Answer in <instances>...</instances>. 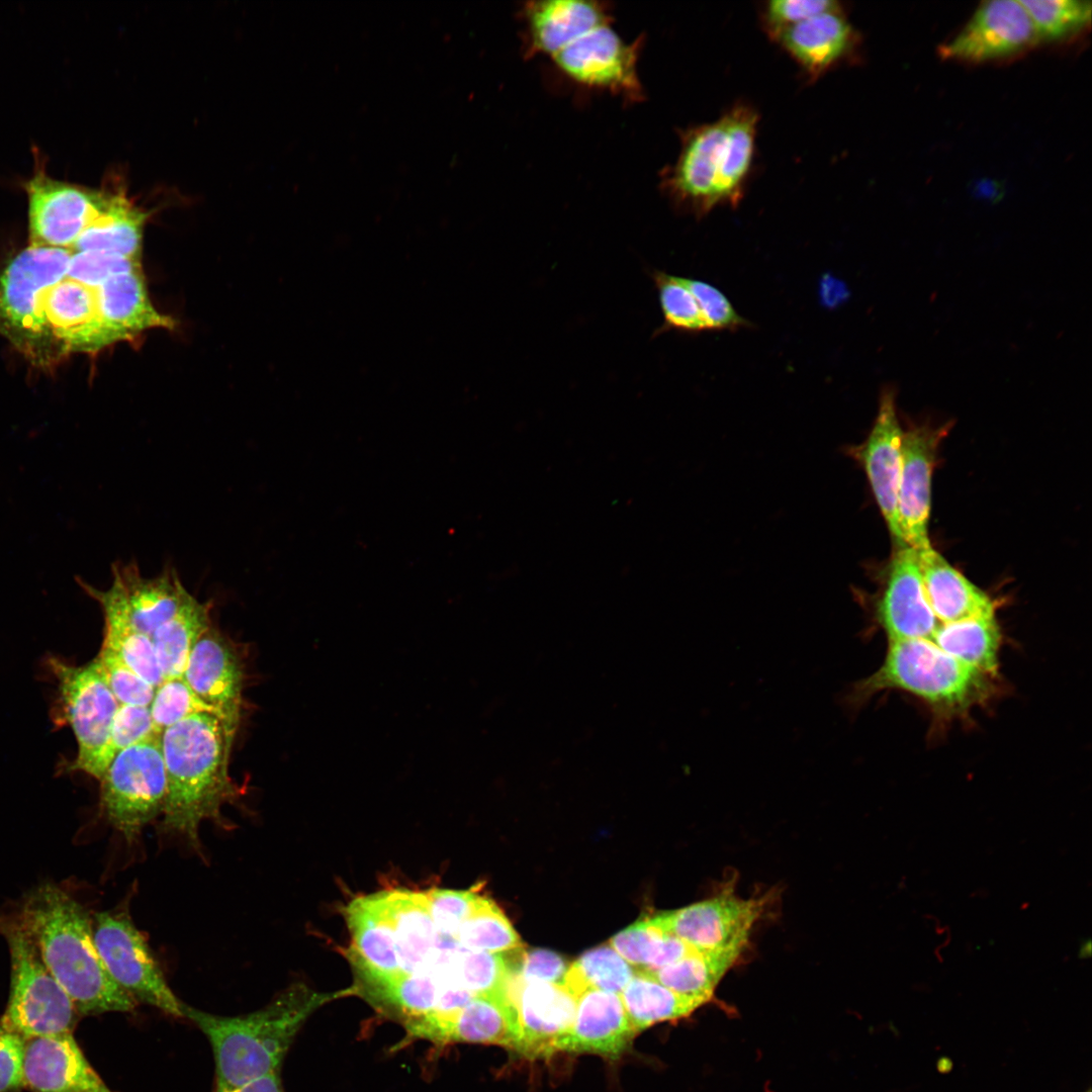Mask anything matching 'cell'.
Segmentation results:
<instances>
[{"instance_id": "cell-1", "label": "cell", "mask_w": 1092, "mask_h": 1092, "mask_svg": "<svg viewBox=\"0 0 1092 1092\" xmlns=\"http://www.w3.org/2000/svg\"><path fill=\"white\" fill-rule=\"evenodd\" d=\"M70 251L27 246L0 273V335L32 364L114 344L102 320L101 285L70 273Z\"/></svg>"}, {"instance_id": "cell-2", "label": "cell", "mask_w": 1092, "mask_h": 1092, "mask_svg": "<svg viewBox=\"0 0 1092 1092\" xmlns=\"http://www.w3.org/2000/svg\"><path fill=\"white\" fill-rule=\"evenodd\" d=\"M236 732L217 716L200 713L161 735L166 772L162 828L197 850L201 823L225 825L221 809L241 794L229 770Z\"/></svg>"}, {"instance_id": "cell-3", "label": "cell", "mask_w": 1092, "mask_h": 1092, "mask_svg": "<svg viewBox=\"0 0 1092 1092\" xmlns=\"http://www.w3.org/2000/svg\"><path fill=\"white\" fill-rule=\"evenodd\" d=\"M18 915L80 1015L134 1010L136 1001L109 975L94 942L92 920L75 898L44 884L27 894Z\"/></svg>"}, {"instance_id": "cell-4", "label": "cell", "mask_w": 1092, "mask_h": 1092, "mask_svg": "<svg viewBox=\"0 0 1092 1092\" xmlns=\"http://www.w3.org/2000/svg\"><path fill=\"white\" fill-rule=\"evenodd\" d=\"M758 112L732 106L718 119L680 131L674 163L663 170L660 187L679 210L702 217L720 205L736 207L752 170Z\"/></svg>"}, {"instance_id": "cell-5", "label": "cell", "mask_w": 1092, "mask_h": 1092, "mask_svg": "<svg viewBox=\"0 0 1092 1092\" xmlns=\"http://www.w3.org/2000/svg\"><path fill=\"white\" fill-rule=\"evenodd\" d=\"M331 997L292 986L264 1007L239 1016L207 1013L187 1004L183 1017L208 1038L212 1049L214 1092H232L279 1072L295 1035L309 1015Z\"/></svg>"}, {"instance_id": "cell-6", "label": "cell", "mask_w": 1092, "mask_h": 1092, "mask_svg": "<svg viewBox=\"0 0 1092 1092\" xmlns=\"http://www.w3.org/2000/svg\"><path fill=\"white\" fill-rule=\"evenodd\" d=\"M996 677L948 655L931 640L889 641L880 667L850 685L842 698L849 712L887 691H901L922 701L939 719L964 717L986 704Z\"/></svg>"}, {"instance_id": "cell-7", "label": "cell", "mask_w": 1092, "mask_h": 1092, "mask_svg": "<svg viewBox=\"0 0 1092 1092\" xmlns=\"http://www.w3.org/2000/svg\"><path fill=\"white\" fill-rule=\"evenodd\" d=\"M0 934L11 963L9 996L0 1021L26 1039L73 1033L81 1015L43 964L18 913L0 912Z\"/></svg>"}, {"instance_id": "cell-8", "label": "cell", "mask_w": 1092, "mask_h": 1092, "mask_svg": "<svg viewBox=\"0 0 1092 1092\" xmlns=\"http://www.w3.org/2000/svg\"><path fill=\"white\" fill-rule=\"evenodd\" d=\"M48 663L58 682L54 721L71 727L78 746L68 768L99 780L114 757L111 729L119 704L95 659L76 666L50 657Z\"/></svg>"}, {"instance_id": "cell-9", "label": "cell", "mask_w": 1092, "mask_h": 1092, "mask_svg": "<svg viewBox=\"0 0 1092 1092\" xmlns=\"http://www.w3.org/2000/svg\"><path fill=\"white\" fill-rule=\"evenodd\" d=\"M100 808L128 843L162 815L166 772L161 735L118 751L98 780Z\"/></svg>"}, {"instance_id": "cell-10", "label": "cell", "mask_w": 1092, "mask_h": 1092, "mask_svg": "<svg viewBox=\"0 0 1092 1092\" xmlns=\"http://www.w3.org/2000/svg\"><path fill=\"white\" fill-rule=\"evenodd\" d=\"M97 950L112 979L136 1003L183 1017L184 1003L167 984L152 950L125 911H103L92 919Z\"/></svg>"}, {"instance_id": "cell-11", "label": "cell", "mask_w": 1092, "mask_h": 1092, "mask_svg": "<svg viewBox=\"0 0 1092 1092\" xmlns=\"http://www.w3.org/2000/svg\"><path fill=\"white\" fill-rule=\"evenodd\" d=\"M29 244L69 250L105 206L110 185L100 189L58 180L42 169L25 182Z\"/></svg>"}, {"instance_id": "cell-12", "label": "cell", "mask_w": 1092, "mask_h": 1092, "mask_svg": "<svg viewBox=\"0 0 1092 1092\" xmlns=\"http://www.w3.org/2000/svg\"><path fill=\"white\" fill-rule=\"evenodd\" d=\"M766 901L765 896L742 899L726 889L707 900L644 920L699 951L744 949Z\"/></svg>"}, {"instance_id": "cell-13", "label": "cell", "mask_w": 1092, "mask_h": 1092, "mask_svg": "<svg viewBox=\"0 0 1092 1092\" xmlns=\"http://www.w3.org/2000/svg\"><path fill=\"white\" fill-rule=\"evenodd\" d=\"M641 40L626 42L611 26L593 28L550 58L572 81L621 95L631 101L643 97L638 76Z\"/></svg>"}, {"instance_id": "cell-14", "label": "cell", "mask_w": 1092, "mask_h": 1092, "mask_svg": "<svg viewBox=\"0 0 1092 1092\" xmlns=\"http://www.w3.org/2000/svg\"><path fill=\"white\" fill-rule=\"evenodd\" d=\"M870 611L872 623L888 642L931 639L941 623L926 600L915 549L896 547Z\"/></svg>"}, {"instance_id": "cell-15", "label": "cell", "mask_w": 1092, "mask_h": 1092, "mask_svg": "<svg viewBox=\"0 0 1092 1092\" xmlns=\"http://www.w3.org/2000/svg\"><path fill=\"white\" fill-rule=\"evenodd\" d=\"M1032 22L1021 3L985 1L965 26L939 48L945 59L982 63L1015 56L1037 42Z\"/></svg>"}, {"instance_id": "cell-16", "label": "cell", "mask_w": 1092, "mask_h": 1092, "mask_svg": "<svg viewBox=\"0 0 1092 1092\" xmlns=\"http://www.w3.org/2000/svg\"><path fill=\"white\" fill-rule=\"evenodd\" d=\"M952 426L913 425L903 432L898 520L904 542L915 550L931 546L928 522L931 478L938 446Z\"/></svg>"}, {"instance_id": "cell-17", "label": "cell", "mask_w": 1092, "mask_h": 1092, "mask_svg": "<svg viewBox=\"0 0 1092 1092\" xmlns=\"http://www.w3.org/2000/svg\"><path fill=\"white\" fill-rule=\"evenodd\" d=\"M896 411V390L883 389L879 410L867 439L850 446L847 453L863 468L876 503L896 547L904 542L898 520V491L901 473L902 437Z\"/></svg>"}, {"instance_id": "cell-18", "label": "cell", "mask_w": 1092, "mask_h": 1092, "mask_svg": "<svg viewBox=\"0 0 1092 1092\" xmlns=\"http://www.w3.org/2000/svg\"><path fill=\"white\" fill-rule=\"evenodd\" d=\"M507 997L517 1017L515 1051L531 1059L556 1053L572 1024L577 999L562 984L523 982L519 975L511 980Z\"/></svg>"}, {"instance_id": "cell-19", "label": "cell", "mask_w": 1092, "mask_h": 1092, "mask_svg": "<svg viewBox=\"0 0 1092 1092\" xmlns=\"http://www.w3.org/2000/svg\"><path fill=\"white\" fill-rule=\"evenodd\" d=\"M244 664L235 644L212 626L194 644L183 678L237 731L243 709Z\"/></svg>"}, {"instance_id": "cell-20", "label": "cell", "mask_w": 1092, "mask_h": 1092, "mask_svg": "<svg viewBox=\"0 0 1092 1092\" xmlns=\"http://www.w3.org/2000/svg\"><path fill=\"white\" fill-rule=\"evenodd\" d=\"M98 592L114 604L140 632L152 636L173 617L192 596L178 573L167 567L157 576L146 577L134 563L112 566V581Z\"/></svg>"}, {"instance_id": "cell-21", "label": "cell", "mask_w": 1092, "mask_h": 1092, "mask_svg": "<svg viewBox=\"0 0 1092 1092\" xmlns=\"http://www.w3.org/2000/svg\"><path fill=\"white\" fill-rule=\"evenodd\" d=\"M23 1088L30 1092H113L88 1062L73 1033L27 1039Z\"/></svg>"}, {"instance_id": "cell-22", "label": "cell", "mask_w": 1092, "mask_h": 1092, "mask_svg": "<svg viewBox=\"0 0 1092 1092\" xmlns=\"http://www.w3.org/2000/svg\"><path fill=\"white\" fill-rule=\"evenodd\" d=\"M636 1034L620 994L589 989L577 998L572 1024L557 1052L615 1060L628 1050Z\"/></svg>"}, {"instance_id": "cell-23", "label": "cell", "mask_w": 1092, "mask_h": 1092, "mask_svg": "<svg viewBox=\"0 0 1092 1092\" xmlns=\"http://www.w3.org/2000/svg\"><path fill=\"white\" fill-rule=\"evenodd\" d=\"M775 40L812 80L846 61L858 35L843 10L829 11L786 27Z\"/></svg>"}, {"instance_id": "cell-24", "label": "cell", "mask_w": 1092, "mask_h": 1092, "mask_svg": "<svg viewBox=\"0 0 1092 1092\" xmlns=\"http://www.w3.org/2000/svg\"><path fill=\"white\" fill-rule=\"evenodd\" d=\"M527 57H551L583 33L613 18L605 2L581 0L530 1L522 8Z\"/></svg>"}, {"instance_id": "cell-25", "label": "cell", "mask_w": 1092, "mask_h": 1092, "mask_svg": "<svg viewBox=\"0 0 1092 1092\" xmlns=\"http://www.w3.org/2000/svg\"><path fill=\"white\" fill-rule=\"evenodd\" d=\"M358 968L375 988L398 975L392 925L381 894L354 899L346 908Z\"/></svg>"}, {"instance_id": "cell-26", "label": "cell", "mask_w": 1092, "mask_h": 1092, "mask_svg": "<svg viewBox=\"0 0 1092 1092\" xmlns=\"http://www.w3.org/2000/svg\"><path fill=\"white\" fill-rule=\"evenodd\" d=\"M102 320L113 343L129 341L151 329H173L174 320L161 313L148 295L142 268L116 274L99 290Z\"/></svg>"}, {"instance_id": "cell-27", "label": "cell", "mask_w": 1092, "mask_h": 1092, "mask_svg": "<svg viewBox=\"0 0 1092 1092\" xmlns=\"http://www.w3.org/2000/svg\"><path fill=\"white\" fill-rule=\"evenodd\" d=\"M380 894L393 929L399 974L430 973L438 931L426 893L394 890Z\"/></svg>"}, {"instance_id": "cell-28", "label": "cell", "mask_w": 1092, "mask_h": 1092, "mask_svg": "<svg viewBox=\"0 0 1092 1092\" xmlns=\"http://www.w3.org/2000/svg\"><path fill=\"white\" fill-rule=\"evenodd\" d=\"M916 552L926 600L940 623L995 613L994 601L932 546Z\"/></svg>"}, {"instance_id": "cell-29", "label": "cell", "mask_w": 1092, "mask_h": 1092, "mask_svg": "<svg viewBox=\"0 0 1092 1092\" xmlns=\"http://www.w3.org/2000/svg\"><path fill=\"white\" fill-rule=\"evenodd\" d=\"M149 215L129 196L124 185L113 184L102 211L69 251L104 252L141 259L143 235Z\"/></svg>"}, {"instance_id": "cell-30", "label": "cell", "mask_w": 1092, "mask_h": 1092, "mask_svg": "<svg viewBox=\"0 0 1092 1092\" xmlns=\"http://www.w3.org/2000/svg\"><path fill=\"white\" fill-rule=\"evenodd\" d=\"M930 640L948 655L997 676L1002 633L995 613L941 623Z\"/></svg>"}, {"instance_id": "cell-31", "label": "cell", "mask_w": 1092, "mask_h": 1092, "mask_svg": "<svg viewBox=\"0 0 1092 1092\" xmlns=\"http://www.w3.org/2000/svg\"><path fill=\"white\" fill-rule=\"evenodd\" d=\"M518 1038L514 1007L502 996H476L452 1020L445 1043L497 1044L515 1050Z\"/></svg>"}, {"instance_id": "cell-32", "label": "cell", "mask_w": 1092, "mask_h": 1092, "mask_svg": "<svg viewBox=\"0 0 1092 1092\" xmlns=\"http://www.w3.org/2000/svg\"><path fill=\"white\" fill-rule=\"evenodd\" d=\"M83 590L101 607L104 617V637L102 648L114 653L123 663L131 668L153 687L158 688L164 680L152 639L138 631L109 600L98 589L81 578H77Z\"/></svg>"}, {"instance_id": "cell-33", "label": "cell", "mask_w": 1092, "mask_h": 1092, "mask_svg": "<svg viewBox=\"0 0 1092 1092\" xmlns=\"http://www.w3.org/2000/svg\"><path fill=\"white\" fill-rule=\"evenodd\" d=\"M210 610V602L202 603L191 596L173 617L152 634L164 679L183 676L194 644L211 627Z\"/></svg>"}, {"instance_id": "cell-34", "label": "cell", "mask_w": 1092, "mask_h": 1092, "mask_svg": "<svg viewBox=\"0 0 1092 1092\" xmlns=\"http://www.w3.org/2000/svg\"><path fill=\"white\" fill-rule=\"evenodd\" d=\"M743 948L718 951L694 950L689 956L656 970H638L685 997L707 1003L717 985L735 964Z\"/></svg>"}, {"instance_id": "cell-35", "label": "cell", "mask_w": 1092, "mask_h": 1092, "mask_svg": "<svg viewBox=\"0 0 1092 1092\" xmlns=\"http://www.w3.org/2000/svg\"><path fill=\"white\" fill-rule=\"evenodd\" d=\"M620 997L636 1033L658 1022L686 1017L703 1005L698 1000L671 991L638 970H635Z\"/></svg>"}, {"instance_id": "cell-36", "label": "cell", "mask_w": 1092, "mask_h": 1092, "mask_svg": "<svg viewBox=\"0 0 1092 1092\" xmlns=\"http://www.w3.org/2000/svg\"><path fill=\"white\" fill-rule=\"evenodd\" d=\"M608 944L635 970L644 971L670 965L696 950L644 919L612 936Z\"/></svg>"}, {"instance_id": "cell-37", "label": "cell", "mask_w": 1092, "mask_h": 1092, "mask_svg": "<svg viewBox=\"0 0 1092 1092\" xmlns=\"http://www.w3.org/2000/svg\"><path fill=\"white\" fill-rule=\"evenodd\" d=\"M635 969L609 944L584 952L572 963L561 984L577 999L589 989L620 994Z\"/></svg>"}, {"instance_id": "cell-38", "label": "cell", "mask_w": 1092, "mask_h": 1092, "mask_svg": "<svg viewBox=\"0 0 1092 1092\" xmlns=\"http://www.w3.org/2000/svg\"><path fill=\"white\" fill-rule=\"evenodd\" d=\"M455 940L466 949L491 953L523 948L519 935L502 910L490 899L481 896L460 926Z\"/></svg>"}, {"instance_id": "cell-39", "label": "cell", "mask_w": 1092, "mask_h": 1092, "mask_svg": "<svg viewBox=\"0 0 1092 1092\" xmlns=\"http://www.w3.org/2000/svg\"><path fill=\"white\" fill-rule=\"evenodd\" d=\"M1027 12L1038 40L1066 39L1087 26L1091 3L1081 0H1019Z\"/></svg>"}, {"instance_id": "cell-40", "label": "cell", "mask_w": 1092, "mask_h": 1092, "mask_svg": "<svg viewBox=\"0 0 1092 1092\" xmlns=\"http://www.w3.org/2000/svg\"><path fill=\"white\" fill-rule=\"evenodd\" d=\"M652 278L663 314L660 333L669 330L694 334L708 331L699 304L685 278L662 271H654Z\"/></svg>"}, {"instance_id": "cell-41", "label": "cell", "mask_w": 1092, "mask_h": 1092, "mask_svg": "<svg viewBox=\"0 0 1092 1092\" xmlns=\"http://www.w3.org/2000/svg\"><path fill=\"white\" fill-rule=\"evenodd\" d=\"M152 719L158 734L190 716L209 713L217 716L216 711L205 704L182 677L164 679L156 688L150 705Z\"/></svg>"}, {"instance_id": "cell-42", "label": "cell", "mask_w": 1092, "mask_h": 1092, "mask_svg": "<svg viewBox=\"0 0 1092 1092\" xmlns=\"http://www.w3.org/2000/svg\"><path fill=\"white\" fill-rule=\"evenodd\" d=\"M94 659L119 705L150 707L155 695V687L107 649L101 647Z\"/></svg>"}, {"instance_id": "cell-43", "label": "cell", "mask_w": 1092, "mask_h": 1092, "mask_svg": "<svg viewBox=\"0 0 1092 1092\" xmlns=\"http://www.w3.org/2000/svg\"><path fill=\"white\" fill-rule=\"evenodd\" d=\"M428 907L439 933L455 936L466 918L471 914L478 895L472 891L433 889L426 892Z\"/></svg>"}, {"instance_id": "cell-44", "label": "cell", "mask_w": 1092, "mask_h": 1092, "mask_svg": "<svg viewBox=\"0 0 1092 1092\" xmlns=\"http://www.w3.org/2000/svg\"><path fill=\"white\" fill-rule=\"evenodd\" d=\"M843 10L842 4L835 0H772L761 8V23L770 37L778 31L809 19L813 16Z\"/></svg>"}, {"instance_id": "cell-45", "label": "cell", "mask_w": 1092, "mask_h": 1092, "mask_svg": "<svg viewBox=\"0 0 1092 1092\" xmlns=\"http://www.w3.org/2000/svg\"><path fill=\"white\" fill-rule=\"evenodd\" d=\"M685 281L699 304L708 330L736 331L750 326L718 288L697 279L685 278Z\"/></svg>"}, {"instance_id": "cell-46", "label": "cell", "mask_w": 1092, "mask_h": 1092, "mask_svg": "<svg viewBox=\"0 0 1092 1092\" xmlns=\"http://www.w3.org/2000/svg\"><path fill=\"white\" fill-rule=\"evenodd\" d=\"M160 735L157 733L150 707L119 705L111 729V750L118 751Z\"/></svg>"}, {"instance_id": "cell-47", "label": "cell", "mask_w": 1092, "mask_h": 1092, "mask_svg": "<svg viewBox=\"0 0 1092 1092\" xmlns=\"http://www.w3.org/2000/svg\"><path fill=\"white\" fill-rule=\"evenodd\" d=\"M26 1041L0 1021V1092L23 1089Z\"/></svg>"}, {"instance_id": "cell-48", "label": "cell", "mask_w": 1092, "mask_h": 1092, "mask_svg": "<svg viewBox=\"0 0 1092 1092\" xmlns=\"http://www.w3.org/2000/svg\"><path fill=\"white\" fill-rule=\"evenodd\" d=\"M567 969L560 954L544 948H533L524 952L520 979L523 982L561 984Z\"/></svg>"}, {"instance_id": "cell-49", "label": "cell", "mask_w": 1092, "mask_h": 1092, "mask_svg": "<svg viewBox=\"0 0 1092 1092\" xmlns=\"http://www.w3.org/2000/svg\"><path fill=\"white\" fill-rule=\"evenodd\" d=\"M821 299L826 306H834L848 295L844 284L832 276H824L820 288Z\"/></svg>"}, {"instance_id": "cell-50", "label": "cell", "mask_w": 1092, "mask_h": 1092, "mask_svg": "<svg viewBox=\"0 0 1092 1092\" xmlns=\"http://www.w3.org/2000/svg\"><path fill=\"white\" fill-rule=\"evenodd\" d=\"M232 1092H283L280 1072L271 1073Z\"/></svg>"}, {"instance_id": "cell-51", "label": "cell", "mask_w": 1092, "mask_h": 1092, "mask_svg": "<svg viewBox=\"0 0 1092 1092\" xmlns=\"http://www.w3.org/2000/svg\"><path fill=\"white\" fill-rule=\"evenodd\" d=\"M1090 954H1091V941L1088 938V939L1084 940V942L1081 944V947H1080V950H1079V958L1080 959H1087V958L1090 957Z\"/></svg>"}, {"instance_id": "cell-52", "label": "cell", "mask_w": 1092, "mask_h": 1092, "mask_svg": "<svg viewBox=\"0 0 1092 1092\" xmlns=\"http://www.w3.org/2000/svg\"><path fill=\"white\" fill-rule=\"evenodd\" d=\"M1087 1092H1091L1090 1089Z\"/></svg>"}]
</instances>
